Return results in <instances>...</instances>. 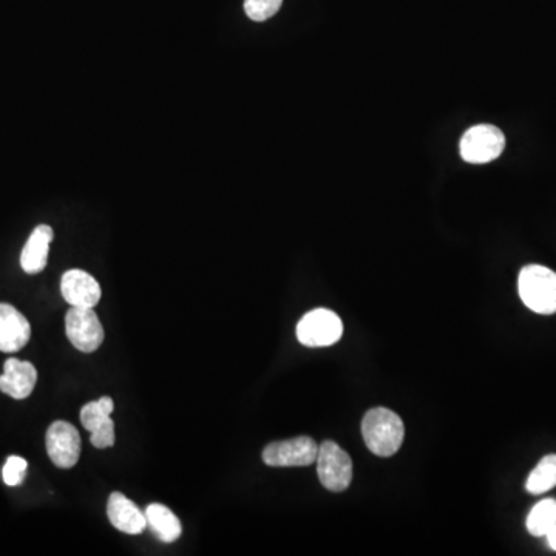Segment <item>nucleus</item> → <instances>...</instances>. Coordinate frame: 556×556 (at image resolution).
<instances>
[{"label": "nucleus", "mask_w": 556, "mask_h": 556, "mask_svg": "<svg viewBox=\"0 0 556 556\" xmlns=\"http://www.w3.org/2000/svg\"><path fill=\"white\" fill-rule=\"evenodd\" d=\"M363 441L368 450L380 458L396 455L405 438V427L399 414L388 408H373L362 421Z\"/></svg>", "instance_id": "nucleus-1"}, {"label": "nucleus", "mask_w": 556, "mask_h": 556, "mask_svg": "<svg viewBox=\"0 0 556 556\" xmlns=\"http://www.w3.org/2000/svg\"><path fill=\"white\" fill-rule=\"evenodd\" d=\"M519 297L536 314L556 312V272L541 265L524 266L518 277Z\"/></svg>", "instance_id": "nucleus-2"}, {"label": "nucleus", "mask_w": 556, "mask_h": 556, "mask_svg": "<svg viewBox=\"0 0 556 556\" xmlns=\"http://www.w3.org/2000/svg\"><path fill=\"white\" fill-rule=\"evenodd\" d=\"M317 473L320 484L329 492H345L353 481V462L350 455L336 442L325 441L319 445Z\"/></svg>", "instance_id": "nucleus-3"}, {"label": "nucleus", "mask_w": 556, "mask_h": 556, "mask_svg": "<svg viewBox=\"0 0 556 556\" xmlns=\"http://www.w3.org/2000/svg\"><path fill=\"white\" fill-rule=\"evenodd\" d=\"M506 147V136L498 127L479 124L462 136L459 150L462 160L470 164H487L496 160Z\"/></svg>", "instance_id": "nucleus-4"}, {"label": "nucleus", "mask_w": 556, "mask_h": 556, "mask_svg": "<svg viewBox=\"0 0 556 556\" xmlns=\"http://www.w3.org/2000/svg\"><path fill=\"white\" fill-rule=\"evenodd\" d=\"M342 334V320L329 309H314L305 314L297 325V339L309 348L334 345L342 339Z\"/></svg>", "instance_id": "nucleus-5"}, {"label": "nucleus", "mask_w": 556, "mask_h": 556, "mask_svg": "<svg viewBox=\"0 0 556 556\" xmlns=\"http://www.w3.org/2000/svg\"><path fill=\"white\" fill-rule=\"evenodd\" d=\"M65 334L76 350L87 354L95 353L106 337L93 308H76V306L68 309L65 316Z\"/></svg>", "instance_id": "nucleus-6"}, {"label": "nucleus", "mask_w": 556, "mask_h": 556, "mask_svg": "<svg viewBox=\"0 0 556 556\" xmlns=\"http://www.w3.org/2000/svg\"><path fill=\"white\" fill-rule=\"evenodd\" d=\"M319 445L309 436L271 442L263 450V462L269 467H309L316 464Z\"/></svg>", "instance_id": "nucleus-7"}, {"label": "nucleus", "mask_w": 556, "mask_h": 556, "mask_svg": "<svg viewBox=\"0 0 556 556\" xmlns=\"http://www.w3.org/2000/svg\"><path fill=\"white\" fill-rule=\"evenodd\" d=\"M47 453L51 462L59 468H73L81 456L79 431L65 421H56L48 427Z\"/></svg>", "instance_id": "nucleus-8"}, {"label": "nucleus", "mask_w": 556, "mask_h": 556, "mask_svg": "<svg viewBox=\"0 0 556 556\" xmlns=\"http://www.w3.org/2000/svg\"><path fill=\"white\" fill-rule=\"evenodd\" d=\"M61 292L65 302L76 308H95L102 295L96 278L82 269H70L62 275Z\"/></svg>", "instance_id": "nucleus-9"}, {"label": "nucleus", "mask_w": 556, "mask_h": 556, "mask_svg": "<svg viewBox=\"0 0 556 556\" xmlns=\"http://www.w3.org/2000/svg\"><path fill=\"white\" fill-rule=\"evenodd\" d=\"M31 337L30 322L8 303H0V351L17 353Z\"/></svg>", "instance_id": "nucleus-10"}, {"label": "nucleus", "mask_w": 556, "mask_h": 556, "mask_svg": "<svg viewBox=\"0 0 556 556\" xmlns=\"http://www.w3.org/2000/svg\"><path fill=\"white\" fill-rule=\"evenodd\" d=\"M38 382V371L33 363L8 359L4 365V374L0 376V391L13 397L16 401L27 399L33 393Z\"/></svg>", "instance_id": "nucleus-11"}, {"label": "nucleus", "mask_w": 556, "mask_h": 556, "mask_svg": "<svg viewBox=\"0 0 556 556\" xmlns=\"http://www.w3.org/2000/svg\"><path fill=\"white\" fill-rule=\"evenodd\" d=\"M107 516L115 529L127 535H139L147 527L146 515L123 493L115 492L110 495Z\"/></svg>", "instance_id": "nucleus-12"}, {"label": "nucleus", "mask_w": 556, "mask_h": 556, "mask_svg": "<svg viewBox=\"0 0 556 556\" xmlns=\"http://www.w3.org/2000/svg\"><path fill=\"white\" fill-rule=\"evenodd\" d=\"M53 237L55 232L47 224H39L38 228L31 232L21 254V266L27 274H39L44 271Z\"/></svg>", "instance_id": "nucleus-13"}, {"label": "nucleus", "mask_w": 556, "mask_h": 556, "mask_svg": "<svg viewBox=\"0 0 556 556\" xmlns=\"http://www.w3.org/2000/svg\"><path fill=\"white\" fill-rule=\"evenodd\" d=\"M144 515H146L147 527H150L163 543H175L183 533L178 516L163 504H150Z\"/></svg>", "instance_id": "nucleus-14"}, {"label": "nucleus", "mask_w": 556, "mask_h": 556, "mask_svg": "<svg viewBox=\"0 0 556 556\" xmlns=\"http://www.w3.org/2000/svg\"><path fill=\"white\" fill-rule=\"evenodd\" d=\"M556 485V455L541 459L527 478L526 489L532 495H543Z\"/></svg>", "instance_id": "nucleus-15"}, {"label": "nucleus", "mask_w": 556, "mask_h": 556, "mask_svg": "<svg viewBox=\"0 0 556 556\" xmlns=\"http://www.w3.org/2000/svg\"><path fill=\"white\" fill-rule=\"evenodd\" d=\"M556 524L555 499H543L538 502L527 516V530L533 536H546Z\"/></svg>", "instance_id": "nucleus-16"}, {"label": "nucleus", "mask_w": 556, "mask_h": 556, "mask_svg": "<svg viewBox=\"0 0 556 556\" xmlns=\"http://www.w3.org/2000/svg\"><path fill=\"white\" fill-rule=\"evenodd\" d=\"M113 410H115V404H113L112 397L104 396L99 401L90 402L81 410L82 427L93 433L112 419L110 414L113 413Z\"/></svg>", "instance_id": "nucleus-17"}, {"label": "nucleus", "mask_w": 556, "mask_h": 556, "mask_svg": "<svg viewBox=\"0 0 556 556\" xmlns=\"http://www.w3.org/2000/svg\"><path fill=\"white\" fill-rule=\"evenodd\" d=\"M283 0H245V11L249 19L265 22L278 13Z\"/></svg>", "instance_id": "nucleus-18"}, {"label": "nucleus", "mask_w": 556, "mask_h": 556, "mask_svg": "<svg viewBox=\"0 0 556 556\" xmlns=\"http://www.w3.org/2000/svg\"><path fill=\"white\" fill-rule=\"evenodd\" d=\"M27 467V461L21 456L8 458L7 464L4 465V470H2L5 484L10 485V487L21 485L24 482Z\"/></svg>", "instance_id": "nucleus-19"}, {"label": "nucleus", "mask_w": 556, "mask_h": 556, "mask_svg": "<svg viewBox=\"0 0 556 556\" xmlns=\"http://www.w3.org/2000/svg\"><path fill=\"white\" fill-rule=\"evenodd\" d=\"M115 439V422H113V419H110L106 425H102L101 428L93 431L90 442H92L93 447L104 450V448L113 447Z\"/></svg>", "instance_id": "nucleus-20"}, {"label": "nucleus", "mask_w": 556, "mask_h": 556, "mask_svg": "<svg viewBox=\"0 0 556 556\" xmlns=\"http://www.w3.org/2000/svg\"><path fill=\"white\" fill-rule=\"evenodd\" d=\"M546 538L549 541V546L556 552V524L546 533Z\"/></svg>", "instance_id": "nucleus-21"}]
</instances>
